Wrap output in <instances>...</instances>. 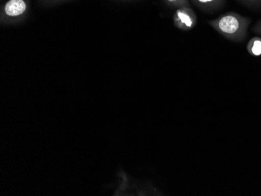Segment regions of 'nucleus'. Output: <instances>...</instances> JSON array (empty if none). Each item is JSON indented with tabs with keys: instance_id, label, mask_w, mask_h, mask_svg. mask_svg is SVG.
I'll return each instance as SVG.
<instances>
[{
	"instance_id": "obj_1",
	"label": "nucleus",
	"mask_w": 261,
	"mask_h": 196,
	"mask_svg": "<svg viewBox=\"0 0 261 196\" xmlns=\"http://www.w3.org/2000/svg\"><path fill=\"white\" fill-rule=\"evenodd\" d=\"M251 20L239 13L227 12L218 18L210 20L209 24L221 36L233 41L242 42L247 36L248 27Z\"/></svg>"
},
{
	"instance_id": "obj_2",
	"label": "nucleus",
	"mask_w": 261,
	"mask_h": 196,
	"mask_svg": "<svg viewBox=\"0 0 261 196\" xmlns=\"http://www.w3.org/2000/svg\"><path fill=\"white\" fill-rule=\"evenodd\" d=\"M31 7V0H7L1 5V21L11 24L23 20L29 15Z\"/></svg>"
},
{
	"instance_id": "obj_3",
	"label": "nucleus",
	"mask_w": 261,
	"mask_h": 196,
	"mask_svg": "<svg viewBox=\"0 0 261 196\" xmlns=\"http://www.w3.org/2000/svg\"><path fill=\"white\" fill-rule=\"evenodd\" d=\"M173 20L177 29L189 31L196 25L197 17L191 7H181L176 10L173 16Z\"/></svg>"
},
{
	"instance_id": "obj_4",
	"label": "nucleus",
	"mask_w": 261,
	"mask_h": 196,
	"mask_svg": "<svg viewBox=\"0 0 261 196\" xmlns=\"http://www.w3.org/2000/svg\"><path fill=\"white\" fill-rule=\"evenodd\" d=\"M203 12H215L226 4V0H189Z\"/></svg>"
},
{
	"instance_id": "obj_5",
	"label": "nucleus",
	"mask_w": 261,
	"mask_h": 196,
	"mask_svg": "<svg viewBox=\"0 0 261 196\" xmlns=\"http://www.w3.org/2000/svg\"><path fill=\"white\" fill-rule=\"evenodd\" d=\"M247 51L253 57H260L261 55V36H256L252 38L248 42Z\"/></svg>"
},
{
	"instance_id": "obj_6",
	"label": "nucleus",
	"mask_w": 261,
	"mask_h": 196,
	"mask_svg": "<svg viewBox=\"0 0 261 196\" xmlns=\"http://www.w3.org/2000/svg\"><path fill=\"white\" fill-rule=\"evenodd\" d=\"M166 5L171 8H180L181 7H191L189 0H164Z\"/></svg>"
},
{
	"instance_id": "obj_7",
	"label": "nucleus",
	"mask_w": 261,
	"mask_h": 196,
	"mask_svg": "<svg viewBox=\"0 0 261 196\" xmlns=\"http://www.w3.org/2000/svg\"><path fill=\"white\" fill-rule=\"evenodd\" d=\"M238 2L248 8L253 10L261 9V0H238Z\"/></svg>"
},
{
	"instance_id": "obj_8",
	"label": "nucleus",
	"mask_w": 261,
	"mask_h": 196,
	"mask_svg": "<svg viewBox=\"0 0 261 196\" xmlns=\"http://www.w3.org/2000/svg\"><path fill=\"white\" fill-rule=\"evenodd\" d=\"M41 4L46 7H51V6L58 5V4L65 3V0H40Z\"/></svg>"
},
{
	"instance_id": "obj_9",
	"label": "nucleus",
	"mask_w": 261,
	"mask_h": 196,
	"mask_svg": "<svg viewBox=\"0 0 261 196\" xmlns=\"http://www.w3.org/2000/svg\"><path fill=\"white\" fill-rule=\"evenodd\" d=\"M253 32L261 36V19L253 27Z\"/></svg>"
},
{
	"instance_id": "obj_10",
	"label": "nucleus",
	"mask_w": 261,
	"mask_h": 196,
	"mask_svg": "<svg viewBox=\"0 0 261 196\" xmlns=\"http://www.w3.org/2000/svg\"><path fill=\"white\" fill-rule=\"evenodd\" d=\"M70 1H71V0H65V3L66 2H70Z\"/></svg>"
}]
</instances>
